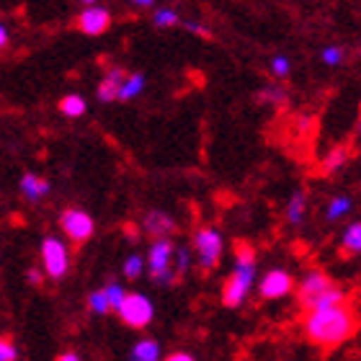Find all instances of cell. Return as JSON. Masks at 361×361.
I'll use <instances>...</instances> for the list:
<instances>
[{
	"label": "cell",
	"instance_id": "cell-13",
	"mask_svg": "<svg viewBox=\"0 0 361 361\" xmlns=\"http://www.w3.org/2000/svg\"><path fill=\"white\" fill-rule=\"evenodd\" d=\"M158 356H160V346L155 341H142L132 351V359L135 361H158Z\"/></svg>",
	"mask_w": 361,
	"mask_h": 361
},
{
	"label": "cell",
	"instance_id": "cell-27",
	"mask_svg": "<svg viewBox=\"0 0 361 361\" xmlns=\"http://www.w3.org/2000/svg\"><path fill=\"white\" fill-rule=\"evenodd\" d=\"M271 65H274V73H276V75H286V73H289V60H284V57H274Z\"/></svg>",
	"mask_w": 361,
	"mask_h": 361
},
{
	"label": "cell",
	"instance_id": "cell-9",
	"mask_svg": "<svg viewBox=\"0 0 361 361\" xmlns=\"http://www.w3.org/2000/svg\"><path fill=\"white\" fill-rule=\"evenodd\" d=\"M150 271L155 281H166L171 274V261H173V245L168 240H158L150 248Z\"/></svg>",
	"mask_w": 361,
	"mask_h": 361
},
{
	"label": "cell",
	"instance_id": "cell-20",
	"mask_svg": "<svg viewBox=\"0 0 361 361\" xmlns=\"http://www.w3.org/2000/svg\"><path fill=\"white\" fill-rule=\"evenodd\" d=\"M142 258L140 256H129L127 264H124V274H127V279H137L140 274H142Z\"/></svg>",
	"mask_w": 361,
	"mask_h": 361
},
{
	"label": "cell",
	"instance_id": "cell-5",
	"mask_svg": "<svg viewBox=\"0 0 361 361\" xmlns=\"http://www.w3.org/2000/svg\"><path fill=\"white\" fill-rule=\"evenodd\" d=\"M42 258H44V269L52 279H62L68 274L70 258H68V248L62 245L57 238H47L42 243Z\"/></svg>",
	"mask_w": 361,
	"mask_h": 361
},
{
	"label": "cell",
	"instance_id": "cell-17",
	"mask_svg": "<svg viewBox=\"0 0 361 361\" xmlns=\"http://www.w3.org/2000/svg\"><path fill=\"white\" fill-rule=\"evenodd\" d=\"M359 245H361V225L354 222L346 230V235H343V250L346 253H359Z\"/></svg>",
	"mask_w": 361,
	"mask_h": 361
},
{
	"label": "cell",
	"instance_id": "cell-6",
	"mask_svg": "<svg viewBox=\"0 0 361 361\" xmlns=\"http://www.w3.org/2000/svg\"><path fill=\"white\" fill-rule=\"evenodd\" d=\"M60 225L70 240H75V243H85L90 235H93V219H90V214H85L83 209H68L62 214Z\"/></svg>",
	"mask_w": 361,
	"mask_h": 361
},
{
	"label": "cell",
	"instance_id": "cell-23",
	"mask_svg": "<svg viewBox=\"0 0 361 361\" xmlns=\"http://www.w3.org/2000/svg\"><path fill=\"white\" fill-rule=\"evenodd\" d=\"M90 310H93V312H109V302H106L104 289H98V292L90 294Z\"/></svg>",
	"mask_w": 361,
	"mask_h": 361
},
{
	"label": "cell",
	"instance_id": "cell-24",
	"mask_svg": "<svg viewBox=\"0 0 361 361\" xmlns=\"http://www.w3.org/2000/svg\"><path fill=\"white\" fill-rule=\"evenodd\" d=\"M343 160H346V150H343V147H338V150L333 152L331 158L325 160V173H331V171L341 168V166H343Z\"/></svg>",
	"mask_w": 361,
	"mask_h": 361
},
{
	"label": "cell",
	"instance_id": "cell-8",
	"mask_svg": "<svg viewBox=\"0 0 361 361\" xmlns=\"http://www.w3.org/2000/svg\"><path fill=\"white\" fill-rule=\"evenodd\" d=\"M75 26L78 31H83L88 37H98V34H104L111 26V13L106 8H88V11L78 16Z\"/></svg>",
	"mask_w": 361,
	"mask_h": 361
},
{
	"label": "cell",
	"instance_id": "cell-21",
	"mask_svg": "<svg viewBox=\"0 0 361 361\" xmlns=\"http://www.w3.org/2000/svg\"><path fill=\"white\" fill-rule=\"evenodd\" d=\"M348 209H351V202H348V199H333L331 207H328V217L336 219V217H341V214H346Z\"/></svg>",
	"mask_w": 361,
	"mask_h": 361
},
{
	"label": "cell",
	"instance_id": "cell-28",
	"mask_svg": "<svg viewBox=\"0 0 361 361\" xmlns=\"http://www.w3.org/2000/svg\"><path fill=\"white\" fill-rule=\"evenodd\" d=\"M176 261H178V274H183V271H186V266H188V253H186V250H178V258H176Z\"/></svg>",
	"mask_w": 361,
	"mask_h": 361
},
{
	"label": "cell",
	"instance_id": "cell-7",
	"mask_svg": "<svg viewBox=\"0 0 361 361\" xmlns=\"http://www.w3.org/2000/svg\"><path fill=\"white\" fill-rule=\"evenodd\" d=\"M333 286H336V284L325 276L323 271H312V274L305 279V284H302V289H300V302L307 310H312L317 305V300H320L325 292H331Z\"/></svg>",
	"mask_w": 361,
	"mask_h": 361
},
{
	"label": "cell",
	"instance_id": "cell-22",
	"mask_svg": "<svg viewBox=\"0 0 361 361\" xmlns=\"http://www.w3.org/2000/svg\"><path fill=\"white\" fill-rule=\"evenodd\" d=\"M173 23H178V13H176V11L163 8V11L155 13V26H173Z\"/></svg>",
	"mask_w": 361,
	"mask_h": 361
},
{
	"label": "cell",
	"instance_id": "cell-31",
	"mask_svg": "<svg viewBox=\"0 0 361 361\" xmlns=\"http://www.w3.org/2000/svg\"><path fill=\"white\" fill-rule=\"evenodd\" d=\"M6 42H8V31H6V26L0 23V47H6Z\"/></svg>",
	"mask_w": 361,
	"mask_h": 361
},
{
	"label": "cell",
	"instance_id": "cell-11",
	"mask_svg": "<svg viewBox=\"0 0 361 361\" xmlns=\"http://www.w3.org/2000/svg\"><path fill=\"white\" fill-rule=\"evenodd\" d=\"M124 70L121 68H111L109 70V75L101 80V85H98V98L104 101V104H109V101H114V98L119 96V88L121 83H124Z\"/></svg>",
	"mask_w": 361,
	"mask_h": 361
},
{
	"label": "cell",
	"instance_id": "cell-12",
	"mask_svg": "<svg viewBox=\"0 0 361 361\" xmlns=\"http://www.w3.org/2000/svg\"><path fill=\"white\" fill-rule=\"evenodd\" d=\"M21 191L23 196L29 199V202H39L42 196H47V191H49V183H47L44 178H39V176L34 173H26L21 180Z\"/></svg>",
	"mask_w": 361,
	"mask_h": 361
},
{
	"label": "cell",
	"instance_id": "cell-14",
	"mask_svg": "<svg viewBox=\"0 0 361 361\" xmlns=\"http://www.w3.org/2000/svg\"><path fill=\"white\" fill-rule=\"evenodd\" d=\"M147 230H150L152 235H168L171 230H173V222H171V217H168V214L152 212L150 217H147Z\"/></svg>",
	"mask_w": 361,
	"mask_h": 361
},
{
	"label": "cell",
	"instance_id": "cell-19",
	"mask_svg": "<svg viewBox=\"0 0 361 361\" xmlns=\"http://www.w3.org/2000/svg\"><path fill=\"white\" fill-rule=\"evenodd\" d=\"M104 294H106V302H109V310H111V307L116 310L121 305V300H124V294H127V292H124L119 284H109L104 289Z\"/></svg>",
	"mask_w": 361,
	"mask_h": 361
},
{
	"label": "cell",
	"instance_id": "cell-26",
	"mask_svg": "<svg viewBox=\"0 0 361 361\" xmlns=\"http://www.w3.org/2000/svg\"><path fill=\"white\" fill-rule=\"evenodd\" d=\"M323 60L328 62V65H338L341 60H343V52H341V47H328L323 52Z\"/></svg>",
	"mask_w": 361,
	"mask_h": 361
},
{
	"label": "cell",
	"instance_id": "cell-3",
	"mask_svg": "<svg viewBox=\"0 0 361 361\" xmlns=\"http://www.w3.org/2000/svg\"><path fill=\"white\" fill-rule=\"evenodd\" d=\"M116 312L129 328H145L152 320V305L142 294H124Z\"/></svg>",
	"mask_w": 361,
	"mask_h": 361
},
{
	"label": "cell",
	"instance_id": "cell-1",
	"mask_svg": "<svg viewBox=\"0 0 361 361\" xmlns=\"http://www.w3.org/2000/svg\"><path fill=\"white\" fill-rule=\"evenodd\" d=\"M305 333L317 346H338V343H343L356 333V312L351 310L348 300L338 302V305H325V307L310 310L307 320H305Z\"/></svg>",
	"mask_w": 361,
	"mask_h": 361
},
{
	"label": "cell",
	"instance_id": "cell-25",
	"mask_svg": "<svg viewBox=\"0 0 361 361\" xmlns=\"http://www.w3.org/2000/svg\"><path fill=\"white\" fill-rule=\"evenodd\" d=\"M0 361H16V346L11 338H0Z\"/></svg>",
	"mask_w": 361,
	"mask_h": 361
},
{
	"label": "cell",
	"instance_id": "cell-2",
	"mask_svg": "<svg viewBox=\"0 0 361 361\" xmlns=\"http://www.w3.org/2000/svg\"><path fill=\"white\" fill-rule=\"evenodd\" d=\"M253 276H256L253 250H250L245 243H240V245H238V264H235L233 276L227 279L225 289H222V302H225L227 307H238V305H243L250 284H253Z\"/></svg>",
	"mask_w": 361,
	"mask_h": 361
},
{
	"label": "cell",
	"instance_id": "cell-29",
	"mask_svg": "<svg viewBox=\"0 0 361 361\" xmlns=\"http://www.w3.org/2000/svg\"><path fill=\"white\" fill-rule=\"evenodd\" d=\"M264 96L271 98V101H281V98H284V93H281V88H266Z\"/></svg>",
	"mask_w": 361,
	"mask_h": 361
},
{
	"label": "cell",
	"instance_id": "cell-4",
	"mask_svg": "<svg viewBox=\"0 0 361 361\" xmlns=\"http://www.w3.org/2000/svg\"><path fill=\"white\" fill-rule=\"evenodd\" d=\"M194 245L199 250V264L202 271H212L219 264V256H222V238H219L217 230L212 227H202L194 238Z\"/></svg>",
	"mask_w": 361,
	"mask_h": 361
},
{
	"label": "cell",
	"instance_id": "cell-32",
	"mask_svg": "<svg viewBox=\"0 0 361 361\" xmlns=\"http://www.w3.org/2000/svg\"><path fill=\"white\" fill-rule=\"evenodd\" d=\"M57 361H80V359H78L75 354H60L57 356Z\"/></svg>",
	"mask_w": 361,
	"mask_h": 361
},
{
	"label": "cell",
	"instance_id": "cell-16",
	"mask_svg": "<svg viewBox=\"0 0 361 361\" xmlns=\"http://www.w3.org/2000/svg\"><path fill=\"white\" fill-rule=\"evenodd\" d=\"M60 111L65 116H80L85 111V101L80 96H65L60 101Z\"/></svg>",
	"mask_w": 361,
	"mask_h": 361
},
{
	"label": "cell",
	"instance_id": "cell-30",
	"mask_svg": "<svg viewBox=\"0 0 361 361\" xmlns=\"http://www.w3.org/2000/svg\"><path fill=\"white\" fill-rule=\"evenodd\" d=\"M168 361H196L194 356H188V354H173Z\"/></svg>",
	"mask_w": 361,
	"mask_h": 361
},
{
	"label": "cell",
	"instance_id": "cell-18",
	"mask_svg": "<svg viewBox=\"0 0 361 361\" xmlns=\"http://www.w3.org/2000/svg\"><path fill=\"white\" fill-rule=\"evenodd\" d=\"M286 214H289V219H292L294 225H300L302 214H305V191H297V194L292 196V202L286 207Z\"/></svg>",
	"mask_w": 361,
	"mask_h": 361
},
{
	"label": "cell",
	"instance_id": "cell-10",
	"mask_svg": "<svg viewBox=\"0 0 361 361\" xmlns=\"http://www.w3.org/2000/svg\"><path fill=\"white\" fill-rule=\"evenodd\" d=\"M289 292H292V276L286 271H271L261 281V294L266 300H279V297H284Z\"/></svg>",
	"mask_w": 361,
	"mask_h": 361
},
{
	"label": "cell",
	"instance_id": "cell-15",
	"mask_svg": "<svg viewBox=\"0 0 361 361\" xmlns=\"http://www.w3.org/2000/svg\"><path fill=\"white\" fill-rule=\"evenodd\" d=\"M142 88H145V78L142 75H129V78H124V83H121L119 96H116V98H121V101H129V98H135Z\"/></svg>",
	"mask_w": 361,
	"mask_h": 361
}]
</instances>
